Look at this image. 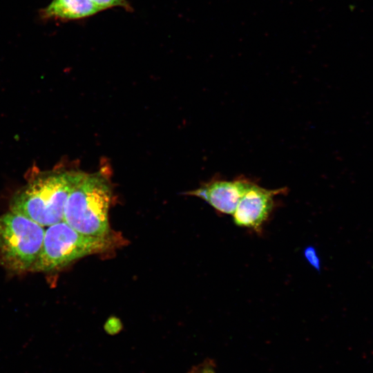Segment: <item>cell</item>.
Instances as JSON below:
<instances>
[{"instance_id":"cell-4","label":"cell","mask_w":373,"mask_h":373,"mask_svg":"<svg viewBox=\"0 0 373 373\" xmlns=\"http://www.w3.org/2000/svg\"><path fill=\"white\" fill-rule=\"evenodd\" d=\"M45 229L10 211L0 216V261L15 271L30 270L41 251Z\"/></svg>"},{"instance_id":"cell-5","label":"cell","mask_w":373,"mask_h":373,"mask_svg":"<svg viewBox=\"0 0 373 373\" xmlns=\"http://www.w3.org/2000/svg\"><path fill=\"white\" fill-rule=\"evenodd\" d=\"M287 191L286 187L268 189L253 181L232 214L234 223L260 232L274 209L275 197L286 193Z\"/></svg>"},{"instance_id":"cell-1","label":"cell","mask_w":373,"mask_h":373,"mask_svg":"<svg viewBox=\"0 0 373 373\" xmlns=\"http://www.w3.org/2000/svg\"><path fill=\"white\" fill-rule=\"evenodd\" d=\"M124 243L115 232L90 236L73 229L65 221L47 227L41 251L30 271H50L86 256L115 249Z\"/></svg>"},{"instance_id":"cell-7","label":"cell","mask_w":373,"mask_h":373,"mask_svg":"<svg viewBox=\"0 0 373 373\" xmlns=\"http://www.w3.org/2000/svg\"><path fill=\"white\" fill-rule=\"evenodd\" d=\"M99 11L90 0H52L40 15L44 19L71 20L87 17Z\"/></svg>"},{"instance_id":"cell-8","label":"cell","mask_w":373,"mask_h":373,"mask_svg":"<svg viewBox=\"0 0 373 373\" xmlns=\"http://www.w3.org/2000/svg\"><path fill=\"white\" fill-rule=\"evenodd\" d=\"M188 373H217L216 364L211 358H206L198 365H193Z\"/></svg>"},{"instance_id":"cell-3","label":"cell","mask_w":373,"mask_h":373,"mask_svg":"<svg viewBox=\"0 0 373 373\" xmlns=\"http://www.w3.org/2000/svg\"><path fill=\"white\" fill-rule=\"evenodd\" d=\"M111 197V188L104 176L82 173L66 201L64 221L84 234L110 233L108 213Z\"/></svg>"},{"instance_id":"cell-10","label":"cell","mask_w":373,"mask_h":373,"mask_svg":"<svg viewBox=\"0 0 373 373\" xmlns=\"http://www.w3.org/2000/svg\"><path fill=\"white\" fill-rule=\"evenodd\" d=\"M100 10L112 7L128 8L126 0H90Z\"/></svg>"},{"instance_id":"cell-2","label":"cell","mask_w":373,"mask_h":373,"mask_svg":"<svg viewBox=\"0 0 373 373\" xmlns=\"http://www.w3.org/2000/svg\"><path fill=\"white\" fill-rule=\"evenodd\" d=\"M82 174L64 171L37 178L13 196L10 210L44 227L64 220L66 201Z\"/></svg>"},{"instance_id":"cell-9","label":"cell","mask_w":373,"mask_h":373,"mask_svg":"<svg viewBox=\"0 0 373 373\" xmlns=\"http://www.w3.org/2000/svg\"><path fill=\"white\" fill-rule=\"evenodd\" d=\"M304 256L312 267L318 271H321V259L314 247L312 246L306 247L304 250Z\"/></svg>"},{"instance_id":"cell-6","label":"cell","mask_w":373,"mask_h":373,"mask_svg":"<svg viewBox=\"0 0 373 373\" xmlns=\"http://www.w3.org/2000/svg\"><path fill=\"white\" fill-rule=\"evenodd\" d=\"M252 182L244 176L232 180L213 178L187 194L204 200L222 214H233Z\"/></svg>"}]
</instances>
